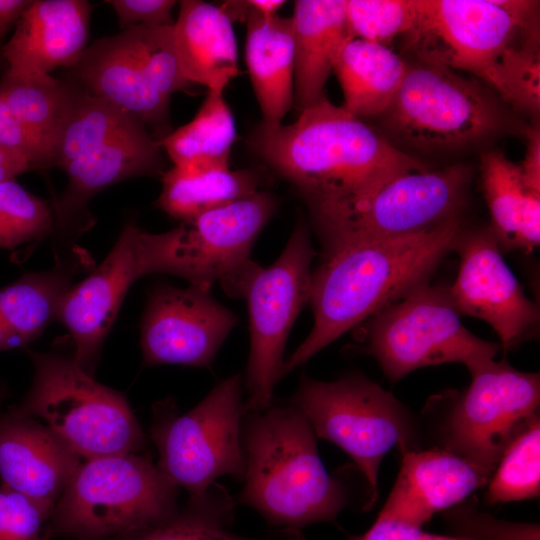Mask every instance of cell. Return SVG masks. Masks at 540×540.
<instances>
[{
    "label": "cell",
    "instance_id": "obj_37",
    "mask_svg": "<svg viewBox=\"0 0 540 540\" xmlns=\"http://www.w3.org/2000/svg\"><path fill=\"white\" fill-rule=\"evenodd\" d=\"M123 30L148 79L163 98L170 101L173 93L190 84L181 69L173 25L131 26Z\"/></svg>",
    "mask_w": 540,
    "mask_h": 540
},
{
    "label": "cell",
    "instance_id": "obj_29",
    "mask_svg": "<svg viewBox=\"0 0 540 540\" xmlns=\"http://www.w3.org/2000/svg\"><path fill=\"white\" fill-rule=\"evenodd\" d=\"M159 207L181 221L251 195L259 177L252 170L228 167L181 168L162 173Z\"/></svg>",
    "mask_w": 540,
    "mask_h": 540
},
{
    "label": "cell",
    "instance_id": "obj_25",
    "mask_svg": "<svg viewBox=\"0 0 540 540\" xmlns=\"http://www.w3.org/2000/svg\"><path fill=\"white\" fill-rule=\"evenodd\" d=\"M245 60L263 125L275 127L294 104V39L291 17L246 19Z\"/></svg>",
    "mask_w": 540,
    "mask_h": 540
},
{
    "label": "cell",
    "instance_id": "obj_6",
    "mask_svg": "<svg viewBox=\"0 0 540 540\" xmlns=\"http://www.w3.org/2000/svg\"><path fill=\"white\" fill-rule=\"evenodd\" d=\"M34 374L18 410L43 420L86 460L134 453L142 428L126 398L97 382L73 358L28 350Z\"/></svg>",
    "mask_w": 540,
    "mask_h": 540
},
{
    "label": "cell",
    "instance_id": "obj_15",
    "mask_svg": "<svg viewBox=\"0 0 540 540\" xmlns=\"http://www.w3.org/2000/svg\"><path fill=\"white\" fill-rule=\"evenodd\" d=\"M237 322L211 290L159 286L150 294L142 316L143 363L210 368Z\"/></svg>",
    "mask_w": 540,
    "mask_h": 540
},
{
    "label": "cell",
    "instance_id": "obj_8",
    "mask_svg": "<svg viewBox=\"0 0 540 540\" xmlns=\"http://www.w3.org/2000/svg\"><path fill=\"white\" fill-rule=\"evenodd\" d=\"M538 4L522 0H418L406 33L420 62L474 74L490 87L506 52L539 34Z\"/></svg>",
    "mask_w": 540,
    "mask_h": 540
},
{
    "label": "cell",
    "instance_id": "obj_49",
    "mask_svg": "<svg viewBox=\"0 0 540 540\" xmlns=\"http://www.w3.org/2000/svg\"><path fill=\"white\" fill-rule=\"evenodd\" d=\"M5 390L2 385H0V401L4 398Z\"/></svg>",
    "mask_w": 540,
    "mask_h": 540
},
{
    "label": "cell",
    "instance_id": "obj_19",
    "mask_svg": "<svg viewBox=\"0 0 540 540\" xmlns=\"http://www.w3.org/2000/svg\"><path fill=\"white\" fill-rule=\"evenodd\" d=\"M160 149L158 140L139 123L64 165L68 185L53 204L56 229L82 232L92 224L87 205L94 195L117 182L161 172Z\"/></svg>",
    "mask_w": 540,
    "mask_h": 540
},
{
    "label": "cell",
    "instance_id": "obj_28",
    "mask_svg": "<svg viewBox=\"0 0 540 540\" xmlns=\"http://www.w3.org/2000/svg\"><path fill=\"white\" fill-rule=\"evenodd\" d=\"M79 267L57 262L46 271L29 272L0 289V319L20 347H26L56 320L61 301Z\"/></svg>",
    "mask_w": 540,
    "mask_h": 540
},
{
    "label": "cell",
    "instance_id": "obj_43",
    "mask_svg": "<svg viewBox=\"0 0 540 540\" xmlns=\"http://www.w3.org/2000/svg\"><path fill=\"white\" fill-rule=\"evenodd\" d=\"M348 540H471L454 535H438L425 532L421 527L412 526L379 513L373 525L363 534L347 535Z\"/></svg>",
    "mask_w": 540,
    "mask_h": 540
},
{
    "label": "cell",
    "instance_id": "obj_47",
    "mask_svg": "<svg viewBox=\"0 0 540 540\" xmlns=\"http://www.w3.org/2000/svg\"><path fill=\"white\" fill-rule=\"evenodd\" d=\"M249 14H257L264 17L276 16V13L284 5L282 0H249L246 1ZM248 14V15H249Z\"/></svg>",
    "mask_w": 540,
    "mask_h": 540
},
{
    "label": "cell",
    "instance_id": "obj_34",
    "mask_svg": "<svg viewBox=\"0 0 540 540\" xmlns=\"http://www.w3.org/2000/svg\"><path fill=\"white\" fill-rule=\"evenodd\" d=\"M540 422L533 417L511 440L488 482L489 504L520 501L539 496Z\"/></svg>",
    "mask_w": 540,
    "mask_h": 540
},
{
    "label": "cell",
    "instance_id": "obj_4",
    "mask_svg": "<svg viewBox=\"0 0 540 540\" xmlns=\"http://www.w3.org/2000/svg\"><path fill=\"white\" fill-rule=\"evenodd\" d=\"M380 118L385 138L412 157L475 148L504 132L508 122L500 103L477 80L420 61L408 64Z\"/></svg>",
    "mask_w": 540,
    "mask_h": 540
},
{
    "label": "cell",
    "instance_id": "obj_45",
    "mask_svg": "<svg viewBox=\"0 0 540 540\" xmlns=\"http://www.w3.org/2000/svg\"><path fill=\"white\" fill-rule=\"evenodd\" d=\"M33 1L0 0V45L10 28L17 24Z\"/></svg>",
    "mask_w": 540,
    "mask_h": 540
},
{
    "label": "cell",
    "instance_id": "obj_21",
    "mask_svg": "<svg viewBox=\"0 0 540 540\" xmlns=\"http://www.w3.org/2000/svg\"><path fill=\"white\" fill-rule=\"evenodd\" d=\"M91 10L84 0L33 1L2 47L7 71L35 79L58 67L72 68L87 48Z\"/></svg>",
    "mask_w": 540,
    "mask_h": 540
},
{
    "label": "cell",
    "instance_id": "obj_42",
    "mask_svg": "<svg viewBox=\"0 0 540 540\" xmlns=\"http://www.w3.org/2000/svg\"><path fill=\"white\" fill-rule=\"evenodd\" d=\"M116 12L121 28L131 26L160 27L174 24L171 11L176 4L172 0H109Z\"/></svg>",
    "mask_w": 540,
    "mask_h": 540
},
{
    "label": "cell",
    "instance_id": "obj_36",
    "mask_svg": "<svg viewBox=\"0 0 540 540\" xmlns=\"http://www.w3.org/2000/svg\"><path fill=\"white\" fill-rule=\"evenodd\" d=\"M492 88L514 108L534 117L539 115V34L524 39L506 52Z\"/></svg>",
    "mask_w": 540,
    "mask_h": 540
},
{
    "label": "cell",
    "instance_id": "obj_35",
    "mask_svg": "<svg viewBox=\"0 0 540 540\" xmlns=\"http://www.w3.org/2000/svg\"><path fill=\"white\" fill-rule=\"evenodd\" d=\"M56 229L53 205L14 179L0 183V249L14 251Z\"/></svg>",
    "mask_w": 540,
    "mask_h": 540
},
{
    "label": "cell",
    "instance_id": "obj_32",
    "mask_svg": "<svg viewBox=\"0 0 540 540\" xmlns=\"http://www.w3.org/2000/svg\"><path fill=\"white\" fill-rule=\"evenodd\" d=\"M73 82L72 104L55 144V165L60 168L142 123Z\"/></svg>",
    "mask_w": 540,
    "mask_h": 540
},
{
    "label": "cell",
    "instance_id": "obj_10",
    "mask_svg": "<svg viewBox=\"0 0 540 540\" xmlns=\"http://www.w3.org/2000/svg\"><path fill=\"white\" fill-rule=\"evenodd\" d=\"M362 350L395 383L421 367L458 362L472 370L501 346L478 338L460 320L449 287L422 283L371 317Z\"/></svg>",
    "mask_w": 540,
    "mask_h": 540
},
{
    "label": "cell",
    "instance_id": "obj_31",
    "mask_svg": "<svg viewBox=\"0 0 540 540\" xmlns=\"http://www.w3.org/2000/svg\"><path fill=\"white\" fill-rule=\"evenodd\" d=\"M236 128L223 92L208 91L195 117L158 140L174 166L228 167Z\"/></svg>",
    "mask_w": 540,
    "mask_h": 540
},
{
    "label": "cell",
    "instance_id": "obj_17",
    "mask_svg": "<svg viewBox=\"0 0 540 540\" xmlns=\"http://www.w3.org/2000/svg\"><path fill=\"white\" fill-rule=\"evenodd\" d=\"M460 267L449 287L460 312L484 320L510 350L538 323L539 309L528 299L502 258L491 228L463 230L455 249Z\"/></svg>",
    "mask_w": 540,
    "mask_h": 540
},
{
    "label": "cell",
    "instance_id": "obj_22",
    "mask_svg": "<svg viewBox=\"0 0 540 540\" xmlns=\"http://www.w3.org/2000/svg\"><path fill=\"white\" fill-rule=\"evenodd\" d=\"M71 71L72 80L91 95L112 102L146 127L165 126L169 101L151 84L124 30L87 47Z\"/></svg>",
    "mask_w": 540,
    "mask_h": 540
},
{
    "label": "cell",
    "instance_id": "obj_18",
    "mask_svg": "<svg viewBox=\"0 0 540 540\" xmlns=\"http://www.w3.org/2000/svg\"><path fill=\"white\" fill-rule=\"evenodd\" d=\"M80 457L50 428L18 409L0 416L3 486L51 513Z\"/></svg>",
    "mask_w": 540,
    "mask_h": 540
},
{
    "label": "cell",
    "instance_id": "obj_24",
    "mask_svg": "<svg viewBox=\"0 0 540 540\" xmlns=\"http://www.w3.org/2000/svg\"><path fill=\"white\" fill-rule=\"evenodd\" d=\"M294 106L298 110L325 96V84L344 44L352 39L346 0H298L293 15Z\"/></svg>",
    "mask_w": 540,
    "mask_h": 540
},
{
    "label": "cell",
    "instance_id": "obj_11",
    "mask_svg": "<svg viewBox=\"0 0 540 540\" xmlns=\"http://www.w3.org/2000/svg\"><path fill=\"white\" fill-rule=\"evenodd\" d=\"M242 393V376L236 374L185 414L179 415L173 402L155 407L151 437L159 453L157 467L190 496L203 495L223 475L243 481Z\"/></svg>",
    "mask_w": 540,
    "mask_h": 540
},
{
    "label": "cell",
    "instance_id": "obj_46",
    "mask_svg": "<svg viewBox=\"0 0 540 540\" xmlns=\"http://www.w3.org/2000/svg\"><path fill=\"white\" fill-rule=\"evenodd\" d=\"M28 170L31 167L25 159L0 147V183L13 180Z\"/></svg>",
    "mask_w": 540,
    "mask_h": 540
},
{
    "label": "cell",
    "instance_id": "obj_2",
    "mask_svg": "<svg viewBox=\"0 0 540 540\" xmlns=\"http://www.w3.org/2000/svg\"><path fill=\"white\" fill-rule=\"evenodd\" d=\"M464 230L460 217L397 238L348 243L326 253L312 272L314 325L284 361L282 377L347 331L427 282Z\"/></svg>",
    "mask_w": 540,
    "mask_h": 540
},
{
    "label": "cell",
    "instance_id": "obj_14",
    "mask_svg": "<svg viewBox=\"0 0 540 540\" xmlns=\"http://www.w3.org/2000/svg\"><path fill=\"white\" fill-rule=\"evenodd\" d=\"M469 372V387L442 421V449L493 474L507 445L537 415L540 377L493 359Z\"/></svg>",
    "mask_w": 540,
    "mask_h": 540
},
{
    "label": "cell",
    "instance_id": "obj_27",
    "mask_svg": "<svg viewBox=\"0 0 540 540\" xmlns=\"http://www.w3.org/2000/svg\"><path fill=\"white\" fill-rule=\"evenodd\" d=\"M407 67L386 45L350 39L333 68L343 92L342 107L360 119L380 117L395 98Z\"/></svg>",
    "mask_w": 540,
    "mask_h": 540
},
{
    "label": "cell",
    "instance_id": "obj_23",
    "mask_svg": "<svg viewBox=\"0 0 540 540\" xmlns=\"http://www.w3.org/2000/svg\"><path fill=\"white\" fill-rule=\"evenodd\" d=\"M232 21L221 8L200 0H183L173 34L182 72L190 84L224 92L239 73Z\"/></svg>",
    "mask_w": 540,
    "mask_h": 540
},
{
    "label": "cell",
    "instance_id": "obj_13",
    "mask_svg": "<svg viewBox=\"0 0 540 540\" xmlns=\"http://www.w3.org/2000/svg\"><path fill=\"white\" fill-rule=\"evenodd\" d=\"M314 256L308 227L300 221L276 261L269 267L257 264L242 288L240 298L248 305L250 331L246 412L272 405L274 388L282 378L288 335L309 301Z\"/></svg>",
    "mask_w": 540,
    "mask_h": 540
},
{
    "label": "cell",
    "instance_id": "obj_16",
    "mask_svg": "<svg viewBox=\"0 0 540 540\" xmlns=\"http://www.w3.org/2000/svg\"><path fill=\"white\" fill-rule=\"evenodd\" d=\"M151 274L147 232L130 220L101 264L64 295L56 320L69 331L73 359L92 374L100 350L132 284Z\"/></svg>",
    "mask_w": 540,
    "mask_h": 540
},
{
    "label": "cell",
    "instance_id": "obj_30",
    "mask_svg": "<svg viewBox=\"0 0 540 540\" xmlns=\"http://www.w3.org/2000/svg\"><path fill=\"white\" fill-rule=\"evenodd\" d=\"M236 502L229 491L214 482L201 496H190L171 518L129 540H307L301 530L277 528L251 538L231 531Z\"/></svg>",
    "mask_w": 540,
    "mask_h": 540
},
{
    "label": "cell",
    "instance_id": "obj_33",
    "mask_svg": "<svg viewBox=\"0 0 540 540\" xmlns=\"http://www.w3.org/2000/svg\"><path fill=\"white\" fill-rule=\"evenodd\" d=\"M75 84L44 78H22L6 73L0 79V97L30 130L55 153V144L71 107ZM56 163V160H55Z\"/></svg>",
    "mask_w": 540,
    "mask_h": 540
},
{
    "label": "cell",
    "instance_id": "obj_44",
    "mask_svg": "<svg viewBox=\"0 0 540 540\" xmlns=\"http://www.w3.org/2000/svg\"><path fill=\"white\" fill-rule=\"evenodd\" d=\"M526 152L519 165L526 188L540 195V130L538 126L526 129Z\"/></svg>",
    "mask_w": 540,
    "mask_h": 540
},
{
    "label": "cell",
    "instance_id": "obj_1",
    "mask_svg": "<svg viewBox=\"0 0 540 540\" xmlns=\"http://www.w3.org/2000/svg\"><path fill=\"white\" fill-rule=\"evenodd\" d=\"M249 142L300 192L312 216L367 198L399 175L428 170L326 97L289 125L260 124Z\"/></svg>",
    "mask_w": 540,
    "mask_h": 540
},
{
    "label": "cell",
    "instance_id": "obj_12",
    "mask_svg": "<svg viewBox=\"0 0 540 540\" xmlns=\"http://www.w3.org/2000/svg\"><path fill=\"white\" fill-rule=\"evenodd\" d=\"M471 179V168L465 164L405 173L369 197L313 219L327 251L415 234L460 217Z\"/></svg>",
    "mask_w": 540,
    "mask_h": 540
},
{
    "label": "cell",
    "instance_id": "obj_26",
    "mask_svg": "<svg viewBox=\"0 0 540 540\" xmlns=\"http://www.w3.org/2000/svg\"><path fill=\"white\" fill-rule=\"evenodd\" d=\"M481 179L501 251H531L540 241V195L523 183L520 167L498 151L481 155Z\"/></svg>",
    "mask_w": 540,
    "mask_h": 540
},
{
    "label": "cell",
    "instance_id": "obj_7",
    "mask_svg": "<svg viewBox=\"0 0 540 540\" xmlns=\"http://www.w3.org/2000/svg\"><path fill=\"white\" fill-rule=\"evenodd\" d=\"M308 419L316 437L344 450L369 485V509L378 496L379 466L394 446L418 450L416 423L391 393L362 374L336 381L306 374L288 401Z\"/></svg>",
    "mask_w": 540,
    "mask_h": 540
},
{
    "label": "cell",
    "instance_id": "obj_3",
    "mask_svg": "<svg viewBox=\"0 0 540 540\" xmlns=\"http://www.w3.org/2000/svg\"><path fill=\"white\" fill-rule=\"evenodd\" d=\"M316 438L306 416L289 403L246 412L241 427L246 468L237 502L275 529L335 523L351 503V492L343 478L328 474Z\"/></svg>",
    "mask_w": 540,
    "mask_h": 540
},
{
    "label": "cell",
    "instance_id": "obj_5",
    "mask_svg": "<svg viewBox=\"0 0 540 540\" xmlns=\"http://www.w3.org/2000/svg\"><path fill=\"white\" fill-rule=\"evenodd\" d=\"M177 485L134 453L80 463L51 513L54 528L77 540L137 535L177 511Z\"/></svg>",
    "mask_w": 540,
    "mask_h": 540
},
{
    "label": "cell",
    "instance_id": "obj_40",
    "mask_svg": "<svg viewBox=\"0 0 540 540\" xmlns=\"http://www.w3.org/2000/svg\"><path fill=\"white\" fill-rule=\"evenodd\" d=\"M49 515L26 496L0 487V540H42L41 526Z\"/></svg>",
    "mask_w": 540,
    "mask_h": 540
},
{
    "label": "cell",
    "instance_id": "obj_9",
    "mask_svg": "<svg viewBox=\"0 0 540 540\" xmlns=\"http://www.w3.org/2000/svg\"><path fill=\"white\" fill-rule=\"evenodd\" d=\"M277 207L274 195H251L182 221L160 234H148L151 273L181 277L189 285L211 290L220 282L238 297L247 274L254 242Z\"/></svg>",
    "mask_w": 540,
    "mask_h": 540
},
{
    "label": "cell",
    "instance_id": "obj_41",
    "mask_svg": "<svg viewBox=\"0 0 540 540\" xmlns=\"http://www.w3.org/2000/svg\"><path fill=\"white\" fill-rule=\"evenodd\" d=\"M0 147L25 159L31 169L55 165L53 149L20 121L1 97Z\"/></svg>",
    "mask_w": 540,
    "mask_h": 540
},
{
    "label": "cell",
    "instance_id": "obj_48",
    "mask_svg": "<svg viewBox=\"0 0 540 540\" xmlns=\"http://www.w3.org/2000/svg\"><path fill=\"white\" fill-rule=\"evenodd\" d=\"M20 348V345L14 335L9 331L0 319V351Z\"/></svg>",
    "mask_w": 540,
    "mask_h": 540
},
{
    "label": "cell",
    "instance_id": "obj_20",
    "mask_svg": "<svg viewBox=\"0 0 540 540\" xmlns=\"http://www.w3.org/2000/svg\"><path fill=\"white\" fill-rule=\"evenodd\" d=\"M402 454L398 477L381 514L422 527L436 513L466 500L492 473L445 449Z\"/></svg>",
    "mask_w": 540,
    "mask_h": 540
},
{
    "label": "cell",
    "instance_id": "obj_38",
    "mask_svg": "<svg viewBox=\"0 0 540 540\" xmlns=\"http://www.w3.org/2000/svg\"><path fill=\"white\" fill-rule=\"evenodd\" d=\"M418 15V0H346V19L352 38L388 46L408 33Z\"/></svg>",
    "mask_w": 540,
    "mask_h": 540
},
{
    "label": "cell",
    "instance_id": "obj_39",
    "mask_svg": "<svg viewBox=\"0 0 540 540\" xmlns=\"http://www.w3.org/2000/svg\"><path fill=\"white\" fill-rule=\"evenodd\" d=\"M451 535L471 540H540L538 523L497 519L477 509L475 497L441 512Z\"/></svg>",
    "mask_w": 540,
    "mask_h": 540
}]
</instances>
